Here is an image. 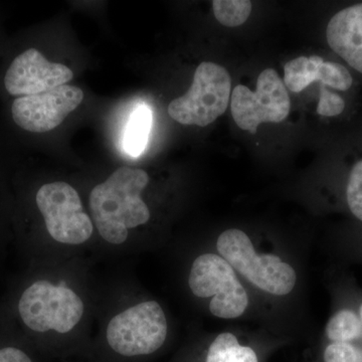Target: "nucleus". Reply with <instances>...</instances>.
<instances>
[{
	"instance_id": "f257e3e1",
	"label": "nucleus",
	"mask_w": 362,
	"mask_h": 362,
	"mask_svg": "<svg viewBox=\"0 0 362 362\" xmlns=\"http://www.w3.org/2000/svg\"><path fill=\"white\" fill-rule=\"evenodd\" d=\"M148 183L146 171L122 166L93 188L90 214L102 239L112 245H122L128 239L130 228L149 221L148 206L141 199Z\"/></svg>"
},
{
	"instance_id": "f03ea898",
	"label": "nucleus",
	"mask_w": 362,
	"mask_h": 362,
	"mask_svg": "<svg viewBox=\"0 0 362 362\" xmlns=\"http://www.w3.org/2000/svg\"><path fill=\"white\" fill-rule=\"evenodd\" d=\"M216 247L233 270L263 291L283 296L294 289L297 281L294 269L274 255L259 256L243 230H226L218 237Z\"/></svg>"
},
{
	"instance_id": "7ed1b4c3",
	"label": "nucleus",
	"mask_w": 362,
	"mask_h": 362,
	"mask_svg": "<svg viewBox=\"0 0 362 362\" xmlns=\"http://www.w3.org/2000/svg\"><path fill=\"white\" fill-rule=\"evenodd\" d=\"M230 90L232 78L226 69L202 62L195 70L189 90L169 104V116L182 125L206 127L225 113Z\"/></svg>"
},
{
	"instance_id": "20e7f679",
	"label": "nucleus",
	"mask_w": 362,
	"mask_h": 362,
	"mask_svg": "<svg viewBox=\"0 0 362 362\" xmlns=\"http://www.w3.org/2000/svg\"><path fill=\"white\" fill-rule=\"evenodd\" d=\"M85 306L70 288L39 280L26 288L18 301V313L26 327L35 332L54 330L68 333L82 319Z\"/></svg>"
},
{
	"instance_id": "39448f33",
	"label": "nucleus",
	"mask_w": 362,
	"mask_h": 362,
	"mask_svg": "<svg viewBox=\"0 0 362 362\" xmlns=\"http://www.w3.org/2000/svg\"><path fill=\"white\" fill-rule=\"evenodd\" d=\"M106 337L109 346L121 356H147L165 342L168 320L156 301L142 302L114 316Z\"/></svg>"
},
{
	"instance_id": "423d86ee",
	"label": "nucleus",
	"mask_w": 362,
	"mask_h": 362,
	"mask_svg": "<svg viewBox=\"0 0 362 362\" xmlns=\"http://www.w3.org/2000/svg\"><path fill=\"white\" fill-rule=\"evenodd\" d=\"M188 284L195 296H214L209 311L218 318H237L249 304L246 290L238 280L233 267L218 255L197 257L192 264Z\"/></svg>"
},
{
	"instance_id": "0eeeda50",
	"label": "nucleus",
	"mask_w": 362,
	"mask_h": 362,
	"mask_svg": "<svg viewBox=\"0 0 362 362\" xmlns=\"http://www.w3.org/2000/svg\"><path fill=\"white\" fill-rule=\"evenodd\" d=\"M35 202L47 233L57 242L76 246L92 237L93 221L85 213L77 190L69 183H45L37 190Z\"/></svg>"
},
{
	"instance_id": "6e6552de",
	"label": "nucleus",
	"mask_w": 362,
	"mask_h": 362,
	"mask_svg": "<svg viewBox=\"0 0 362 362\" xmlns=\"http://www.w3.org/2000/svg\"><path fill=\"white\" fill-rule=\"evenodd\" d=\"M233 120L240 129L252 134L262 123H280L287 118L291 108L284 83L274 69L259 74L255 92L239 85L232 93Z\"/></svg>"
},
{
	"instance_id": "1a4fd4ad",
	"label": "nucleus",
	"mask_w": 362,
	"mask_h": 362,
	"mask_svg": "<svg viewBox=\"0 0 362 362\" xmlns=\"http://www.w3.org/2000/svg\"><path fill=\"white\" fill-rule=\"evenodd\" d=\"M83 99V90L70 85L59 86L42 94L16 98L11 105V119L25 132H49L61 125Z\"/></svg>"
},
{
	"instance_id": "9d476101",
	"label": "nucleus",
	"mask_w": 362,
	"mask_h": 362,
	"mask_svg": "<svg viewBox=\"0 0 362 362\" xmlns=\"http://www.w3.org/2000/svg\"><path fill=\"white\" fill-rule=\"evenodd\" d=\"M73 71L63 64L52 63L37 47L16 54L4 76V90L9 97L33 96L66 85Z\"/></svg>"
},
{
	"instance_id": "9b49d317",
	"label": "nucleus",
	"mask_w": 362,
	"mask_h": 362,
	"mask_svg": "<svg viewBox=\"0 0 362 362\" xmlns=\"http://www.w3.org/2000/svg\"><path fill=\"white\" fill-rule=\"evenodd\" d=\"M326 42L347 68L362 76V2L333 14L325 30Z\"/></svg>"
},
{
	"instance_id": "f8f14e48",
	"label": "nucleus",
	"mask_w": 362,
	"mask_h": 362,
	"mask_svg": "<svg viewBox=\"0 0 362 362\" xmlns=\"http://www.w3.org/2000/svg\"><path fill=\"white\" fill-rule=\"evenodd\" d=\"M152 125V112L148 107H138L128 121L124 135V148L132 157L141 156L148 142Z\"/></svg>"
},
{
	"instance_id": "ddd939ff",
	"label": "nucleus",
	"mask_w": 362,
	"mask_h": 362,
	"mask_svg": "<svg viewBox=\"0 0 362 362\" xmlns=\"http://www.w3.org/2000/svg\"><path fill=\"white\" fill-rule=\"evenodd\" d=\"M206 362H258L251 347L242 346L232 333H221L209 346Z\"/></svg>"
},
{
	"instance_id": "4468645a",
	"label": "nucleus",
	"mask_w": 362,
	"mask_h": 362,
	"mask_svg": "<svg viewBox=\"0 0 362 362\" xmlns=\"http://www.w3.org/2000/svg\"><path fill=\"white\" fill-rule=\"evenodd\" d=\"M322 57H300L288 62L284 68V85L294 93H299L305 88L315 83L318 66L322 62Z\"/></svg>"
},
{
	"instance_id": "2eb2a0df",
	"label": "nucleus",
	"mask_w": 362,
	"mask_h": 362,
	"mask_svg": "<svg viewBox=\"0 0 362 362\" xmlns=\"http://www.w3.org/2000/svg\"><path fill=\"white\" fill-rule=\"evenodd\" d=\"M332 342L351 343L362 338V323L356 312L343 309L331 317L325 329Z\"/></svg>"
},
{
	"instance_id": "dca6fc26",
	"label": "nucleus",
	"mask_w": 362,
	"mask_h": 362,
	"mask_svg": "<svg viewBox=\"0 0 362 362\" xmlns=\"http://www.w3.org/2000/svg\"><path fill=\"white\" fill-rule=\"evenodd\" d=\"M214 16L226 28L244 25L252 11V2L247 0H214Z\"/></svg>"
},
{
	"instance_id": "f3484780",
	"label": "nucleus",
	"mask_w": 362,
	"mask_h": 362,
	"mask_svg": "<svg viewBox=\"0 0 362 362\" xmlns=\"http://www.w3.org/2000/svg\"><path fill=\"white\" fill-rule=\"evenodd\" d=\"M344 197L350 214L362 223V154L347 171Z\"/></svg>"
},
{
	"instance_id": "a211bd4d",
	"label": "nucleus",
	"mask_w": 362,
	"mask_h": 362,
	"mask_svg": "<svg viewBox=\"0 0 362 362\" xmlns=\"http://www.w3.org/2000/svg\"><path fill=\"white\" fill-rule=\"evenodd\" d=\"M319 100L316 112L325 118H338L346 113L349 101L345 95L349 93L340 92L319 83Z\"/></svg>"
},
{
	"instance_id": "6ab92c4d",
	"label": "nucleus",
	"mask_w": 362,
	"mask_h": 362,
	"mask_svg": "<svg viewBox=\"0 0 362 362\" xmlns=\"http://www.w3.org/2000/svg\"><path fill=\"white\" fill-rule=\"evenodd\" d=\"M325 362H362V349L352 343L332 342L326 347Z\"/></svg>"
},
{
	"instance_id": "aec40b11",
	"label": "nucleus",
	"mask_w": 362,
	"mask_h": 362,
	"mask_svg": "<svg viewBox=\"0 0 362 362\" xmlns=\"http://www.w3.org/2000/svg\"><path fill=\"white\" fill-rule=\"evenodd\" d=\"M0 362H33L25 350L16 346L0 347Z\"/></svg>"
},
{
	"instance_id": "412c9836",
	"label": "nucleus",
	"mask_w": 362,
	"mask_h": 362,
	"mask_svg": "<svg viewBox=\"0 0 362 362\" xmlns=\"http://www.w3.org/2000/svg\"><path fill=\"white\" fill-rule=\"evenodd\" d=\"M359 318H361V323H362V303L361 305V308H359Z\"/></svg>"
}]
</instances>
